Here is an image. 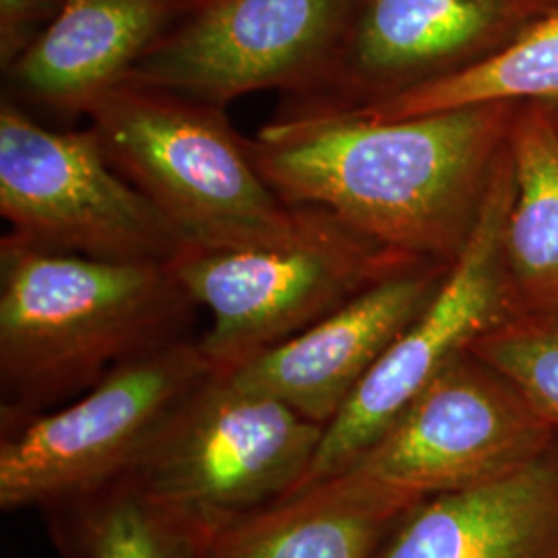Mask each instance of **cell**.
<instances>
[{
    "instance_id": "22",
    "label": "cell",
    "mask_w": 558,
    "mask_h": 558,
    "mask_svg": "<svg viewBox=\"0 0 558 558\" xmlns=\"http://www.w3.org/2000/svg\"><path fill=\"white\" fill-rule=\"evenodd\" d=\"M553 117H555V122H557V126H558V112H555V114H553Z\"/></svg>"
},
{
    "instance_id": "13",
    "label": "cell",
    "mask_w": 558,
    "mask_h": 558,
    "mask_svg": "<svg viewBox=\"0 0 558 558\" xmlns=\"http://www.w3.org/2000/svg\"><path fill=\"white\" fill-rule=\"evenodd\" d=\"M368 558H558V461L422 500Z\"/></svg>"
},
{
    "instance_id": "2",
    "label": "cell",
    "mask_w": 558,
    "mask_h": 558,
    "mask_svg": "<svg viewBox=\"0 0 558 558\" xmlns=\"http://www.w3.org/2000/svg\"><path fill=\"white\" fill-rule=\"evenodd\" d=\"M197 302L168 263L0 242V418L57 410L110 371L191 338Z\"/></svg>"
},
{
    "instance_id": "14",
    "label": "cell",
    "mask_w": 558,
    "mask_h": 558,
    "mask_svg": "<svg viewBox=\"0 0 558 558\" xmlns=\"http://www.w3.org/2000/svg\"><path fill=\"white\" fill-rule=\"evenodd\" d=\"M179 13L174 0H64L57 20L4 75L21 101L85 117Z\"/></svg>"
},
{
    "instance_id": "15",
    "label": "cell",
    "mask_w": 558,
    "mask_h": 558,
    "mask_svg": "<svg viewBox=\"0 0 558 558\" xmlns=\"http://www.w3.org/2000/svg\"><path fill=\"white\" fill-rule=\"evenodd\" d=\"M416 505L345 468L211 532L207 558H368Z\"/></svg>"
},
{
    "instance_id": "10",
    "label": "cell",
    "mask_w": 558,
    "mask_h": 558,
    "mask_svg": "<svg viewBox=\"0 0 558 558\" xmlns=\"http://www.w3.org/2000/svg\"><path fill=\"white\" fill-rule=\"evenodd\" d=\"M553 433L507 380L468 352L348 468L420 505L544 456Z\"/></svg>"
},
{
    "instance_id": "6",
    "label": "cell",
    "mask_w": 558,
    "mask_h": 558,
    "mask_svg": "<svg viewBox=\"0 0 558 558\" xmlns=\"http://www.w3.org/2000/svg\"><path fill=\"white\" fill-rule=\"evenodd\" d=\"M0 214L9 239L60 255L172 263L184 242L120 174L92 126L54 131L0 101Z\"/></svg>"
},
{
    "instance_id": "8",
    "label": "cell",
    "mask_w": 558,
    "mask_h": 558,
    "mask_svg": "<svg viewBox=\"0 0 558 558\" xmlns=\"http://www.w3.org/2000/svg\"><path fill=\"white\" fill-rule=\"evenodd\" d=\"M359 0H197L182 9L129 73L226 108L279 89L317 96L331 75Z\"/></svg>"
},
{
    "instance_id": "3",
    "label": "cell",
    "mask_w": 558,
    "mask_h": 558,
    "mask_svg": "<svg viewBox=\"0 0 558 558\" xmlns=\"http://www.w3.org/2000/svg\"><path fill=\"white\" fill-rule=\"evenodd\" d=\"M85 119L104 154L177 230L184 248L236 251L299 239L313 207H292L260 174L223 108L120 81Z\"/></svg>"
},
{
    "instance_id": "1",
    "label": "cell",
    "mask_w": 558,
    "mask_h": 558,
    "mask_svg": "<svg viewBox=\"0 0 558 558\" xmlns=\"http://www.w3.org/2000/svg\"><path fill=\"white\" fill-rule=\"evenodd\" d=\"M505 137V106L379 120L292 101L251 140L260 174L292 207H320L412 259L451 263Z\"/></svg>"
},
{
    "instance_id": "4",
    "label": "cell",
    "mask_w": 558,
    "mask_h": 558,
    "mask_svg": "<svg viewBox=\"0 0 558 558\" xmlns=\"http://www.w3.org/2000/svg\"><path fill=\"white\" fill-rule=\"evenodd\" d=\"M424 260L362 236L313 207L299 239L278 246L184 248L170 265L182 288L211 313L201 350L216 373L230 375L338 311L348 300Z\"/></svg>"
},
{
    "instance_id": "20",
    "label": "cell",
    "mask_w": 558,
    "mask_h": 558,
    "mask_svg": "<svg viewBox=\"0 0 558 558\" xmlns=\"http://www.w3.org/2000/svg\"><path fill=\"white\" fill-rule=\"evenodd\" d=\"M64 0H0V66L2 73L57 20Z\"/></svg>"
},
{
    "instance_id": "7",
    "label": "cell",
    "mask_w": 558,
    "mask_h": 558,
    "mask_svg": "<svg viewBox=\"0 0 558 558\" xmlns=\"http://www.w3.org/2000/svg\"><path fill=\"white\" fill-rule=\"evenodd\" d=\"M325 426L214 373L182 401L131 476L158 499L218 525L294 493Z\"/></svg>"
},
{
    "instance_id": "21",
    "label": "cell",
    "mask_w": 558,
    "mask_h": 558,
    "mask_svg": "<svg viewBox=\"0 0 558 558\" xmlns=\"http://www.w3.org/2000/svg\"><path fill=\"white\" fill-rule=\"evenodd\" d=\"M174 2L179 4L180 11H182V9H186L189 4H193V2H197V0H174Z\"/></svg>"
},
{
    "instance_id": "17",
    "label": "cell",
    "mask_w": 558,
    "mask_h": 558,
    "mask_svg": "<svg viewBox=\"0 0 558 558\" xmlns=\"http://www.w3.org/2000/svg\"><path fill=\"white\" fill-rule=\"evenodd\" d=\"M511 199L502 223L505 271L536 315H558V126L548 110L509 131Z\"/></svg>"
},
{
    "instance_id": "11",
    "label": "cell",
    "mask_w": 558,
    "mask_h": 558,
    "mask_svg": "<svg viewBox=\"0 0 558 558\" xmlns=\"http://www.w3.org/2000/svg\"><path fill=\"white\" fill-rule=\"evenodd\" d=\"M449 263L428 260L380 279L299 336L248 360L228 377L327 426L385 350L435 296Z\"/></svg>"
},
{
    "instance_id": "18",
    "label": "cell",
    "mask_w": 558,
    "mask_h": 558,
    "mask_svg": "<svg viewBox=\"0 0 558 558\" xmlns=\"http://www.w3.org/2000/svg\"><path fill=\"white\" fill-rule=\"evenodd\" d=\"M518 100L558 106V11L458 71L343 108L371 119L396 120Z\"/></svg>"
},
{
    "instance_id": "16",
    "label": "cell",
    "mask_w": 558,
    "mask_h": 558,
    "mask_svg": "<svg viewBox=\"0 0 558 558\" xmlns=\"http://www.w3.org/2000/svg\"><path fill=\"white\" fill-rule=\"evenodd\" d=\"M60 558H207L214 523L149 495L131 474L40 509Z\"/></svg>"
},
{
    "instance_id": "12",
    "label": "cell",
    "mask_w": 558,
    "mask_h": 558,
    "mask_svg": "<svg viewBox=\"0 0 558 558\" xmlns=\"http://www.w3.org/2000/svg\"><path fill=\"white\" fill-rule=\"evenodd\" d=\"M515 0H359L331 75L306 104L356 106L476 60L505 32Z\"/></svg>"
},
{
    "instance_id": "5",
    "label": "cell",
    "mask_w": 558,
    "mask_h": 558,
    "mask_svg": "<svg viewBox=\"0 0 558 558\" xmlns=\"http://www.w3.org/2000/svg\"><path fill=\"white\" fill-rule=\"evenodd\" d=\"M199 339L129 360L57 410L0 418V509H38L131 474L214 375Z\"/></svg>"
},
{
    "instance_id": "9",
    "label": "cell",
    "mask_w": 558,
    "mask_h": 558,
    "mask_svg": "<svg viewBox=\"0 0 558 558\" xmlns=\"http://www.w3.org/2000/svg\"><path fill=\"white\" fill-rule=\"evenodd\" d=\"M511 199L509 158L499 156L476 221L435 296L385 350L331 420L299 488L331 478L368 451L440 373L505 319L502 223ZM296 488V490H299Z\"/></svg>"
},
{
    "instance_id": "19",
    "label": "cell",
    "mask_w": 558,
    "mask_h": 558,
    "mask_svg": "<svg viewBox=\"0 0 558 558\" xmlns=\"http://www.w3.org/2000/svg\"><path fill=\"white\" fill-rule=\"evenodd\" d=\"M558 315L500 320L470 354L507 380L523 401L558 430Z\"/></svg>"
}]
</instances>
